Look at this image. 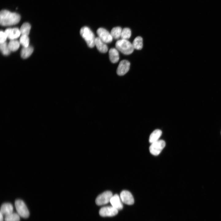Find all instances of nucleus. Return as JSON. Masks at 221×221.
<instances>
[{
  "instance_id": "obj_1",
  "label": "nucleus",
  "mask_w": 221,
  "mask_h": 221,
  "mask_svg": "<svg viewBox=\"0 0 221 221\" xmlns=\"http://www.w3.org/2000/svg\"><path fill=\"white\" fill-rule=\"evenodd\" d=\"M21 17L19 14L7 10H2L0 13V22L3 26L15 25L20 21Z\"/></svg>"
},
{
  "instance_id": "obj_2",
  "label": "nucleus",
  "mask_w": 221,
  "mask_h": 221,
  "mask_svg": "<svg viewBox=\"0 0 221 221\" xmlns=\"http://www.w3.org/2000/svg\"><path fill=\"white\" fill-rule=\"evenodd\" d=\"M80 33L89 47L92 48L94 47L95 38L93 33L89 27H82L80 29Z\"/></svg>"
},
{
  "instance_id": "obj_3",
  "label": "nucleus",
  "mask_w": 221,
  "mask_h": 221,
  "mask_svg": "<svg viewBox=\"0 0 221 221\" xmlns=\"http://www.w3.org/2000/svg\"><path fill=\"white\" fill-rule=\"evenodd\" d=\"M115 45L118 50L125 55L131 54L134 49L132 44L127 40H118L116 42Z\"/></svg>"
},
{
  "instance_id": "obj_4",
  "label": "nucleus",
  "mask_w": 221,
  "mask_h": 221,
  "mask_svg": "<svg viewBox=\"0 0 221 221\" xmlns=\"http://www.w3.org/2000/svg\"><path fill=\"white\" fill-rule=\"evenodd\" d=\"M16 210L19 215L23 218H27L29 216V211L24 202L21 200H17L15 202Z\"/></svg>"
},
{
  "instance_id": "obj_5",
  "label": "nucleus",
  "mask_w": 221,
  "mask_h": 221,
  "mask_svg": "<svg viewBox=\"0 0 221 221\" xmlns=\"http://www.w3.org/2000/svg\"><path fill=\"white\" fill-rule=\"evenodd\" d=\"M149 150L151 154L155 156L159 155L165 147V142L163 140H158L151 143Z\"/></svg>"
},
{
  "instance_id": "obj_6",
  "label": "nucleus",
  "mask_w": 221,
  "mask_h": 221,
  "mask_svg": "<svg viewBox=\"0 0 221 221\" xmlns=\"http://www.w3.org/2000/svg\"><path fill=\"white\" fill-rule=\"evenodd\" d=\"M113 194L110 191H106L99 195L95 200V203L99 206L107 204L110 202L113 196Z\"/></svg>"
},
{
  "instance_id": "obj_7",
  "label": "nucleus",
  "mask_w": 221,
  "mask_h": 221,
  "mask_svg": "<svg viewBox=\"0 0 221 221\" xmlns=\"http://www.w3.org/2000/svg\"><path fill=\"white\" fill-rule=\"evenodd\" d=\"M97 33L98 37L105 43H110L112 41L113 38L110 33L103 28H100L98 29Z\"/></svg>"
},
{
  "instance_id": "obj_8",
  "label": "nucleus",
  "mask_w": 221,
  "mask_h": 221,
  "mask_svg": "<svg viewBox=\"0 0 221 221\" xmlns=\"http://www.w3.org/2000/svg\"><path fill=\"white\" fill-rule=\"evenodd\" d=\"M118 210L112 206L102 207L99 211L100 215L102 217H111L117 214Z\"/></svg>"
},
{
  "instance_id": "obj_9",
  "label": "nucleus",
  "mask_w": 221,
  "mask_h": 221,
  "mask_svg": "<svg viewBox=\"0 0 221 221\" xmlns=\"http://www.w3.org/2000/svg\"><path fill=\"white\" fill-rule=\"evenodd\" d=\"M130 66V62L126 60H123L119 63L117 69V74L120 76L125 74L129 71Z\"/></svg>"
},
{
  "instance_id": "obj_10",
  "label": "nucleus",
  "mask_w": 221,
  "mask_h": 221,
  "mask_svg": "<svg viewBox=\"0 0 221 221\" xmlns=\"http://www.w3.org/2000/svg\"><path fill=\"white\" fill-rule=\"evenodd\" d=\"M120 198L122 203L128 205L134 203V199L131 193L127 190H123L121 193Z\"/></svg>"
},
{
  "instance_id": "obj_11",
  "label": "nucleus",
  "mask_w": 221,
  "mask_h": 221,
  "mask_svg": "<svg viewBox=\"0 0 221 221\" xmlns=\"http://www.w3.org/2000/svg\"><path fill=\"white\" fill-rule=\"evenodd\" d=\"M4 32L10 40L16 39L21 34L20 29L17 28L7 29Z\"/></svg>"
},
{
  "instance_id": "obj_12",
  "label": "nucleus",
  "mask_w": 221,
  "mask_h": 221,
  "mask_svg": "<svg viewBox=\"0 0 221 221\" xmlns=\"http://www.w3.org/2000/svg\"><path fill=\"white\" fill-rule=\"evenodd\" d=\"M110 202L111 206L118 211L122 209L123 208L122 202L120 197L117 194L113 195Z\"/></svg>"
},
{
  "instance_id": "obj_13",
  "label": "nucleus",
  "mask_w": 221,
  "mask_h": 221,
  "mask_svg": "<svg viewBox=\"0 0 221 221\" xmlns=\"http://www.w3.org/2000/svg\"><path fill=\"white\" fill-rule=\"evenodd\" d=\"M95 45L98 50L102 53H106L108 51L107 45L98 37L95 38Z\"/></svg>"
},
{
  "instance_id": "obj_14",
  "label": "nucleus",
  "mask_w": 221,
  "mask_h": 221,
  "mask_svg": "<svg viewBox=\"0 0 221 221\" xmlns=\"http://www.w3.org/2000/svg\"><path fill=\"white\" fill-rule=\"evenodd\" d=\"M13 206L10 203H5L2 205L1 207L0 212L5 217L13 213Z\"/></svg>"
},
{
  "instance_id": "obj_15",
  "label": "nucleus",
  "mask_w": 221,
  "mask_h": 221,
  "mask_svg": "<svg viewBox=\"0 0 221 221\" xmlns=\"http://www.w3.org/2000/svg\"><path fill=\"white\" fill-rule=\"evenodd\" d=\"M109 55L110 61L113 63L117 62L119 59V55L118 50L115 48L110 49L109 52Z\"/></svg>"
},
{
  "instance_id": "obj_16",
  "label": "nucleus",
  "mask_w": 221,
  "mask_h": 221,
  "mask_svg": "<svg viewBox=\"0 0 221 221\" xmlns=\"http://www.w3.org/2000/svg\"><path fill=\"white\" fill-rule=\"evenodd\" d=\"M162 131L161 130L157 129L152 132L150 135L149 141L152 143L159 140V139L162 134Z\"/></svg>"
},
{
  "instance_id": "obj_17",
  "label": "nucleus",
  "mask_w": 221,
  "mask_h": 221,
  "mask_svg": "<svg viewBox=\"0 0 221 221\" xmlns=\"http://www.w3.org/2000/svg\"><path fill=\"white\" fill-rule=\"evenodd\" d=\"M33 51V47L29 46L27 47H24L21 50V55L22 58L26 59L29 57Z\"/></svg>"
},
{
  "instance_id": "obj_18",
  "label": "nucleus",
  "mask_w": 221,
  "mask_h": 221,
  "mask_svg": "<svg viewBox=\"0 0 221 221\" xmlns=\"http://www.w3.org/2000/svg\"><path fill=\"white\" fill-rule=\"evenodd\" d=\"M132 45L134 49L137 50H141L143 47V39L140 36L136 37L134 40Z\"/></svg>"
},
{
  "instance_id": "obj_19",
  "label": "nucleus",
  "mask_w": 221,
  "mask_h": 221,
  "mask_svg": "<svg viewBox=\"0 0 221 221\" xmlns=\"http://www.w3.org/2000/svg\"><path fill=\"white\" fill-rule=\"evenodd\" d=\"M122 29L120 27L113 28L111 30L110 34L113 38L118 39L121 37Z\"/></svg>"
},
{
  "instance_id": "obj_20",
  "label": "nucleus",
  "mask_w": 221,
  "mask_h": 221,
  "mask_svg": "<svg viewBox=\"0 0 221 221\" xmlns=\"http://www.w3.org/2000/svg\"><path fill=\"white\" fill-rule=\"evenodd\" d=\"M20 42L17 40L14 39L10 40L8 44L9 48L11 51H15L19 48Z\"/></svg>"
},
{
  "instance_id": "obj_21",
  "label": "nucleus",
  "mask_w": 221,
  "mask_h": 221,
  "mask_svg": "<svg viewBox=\"0 0 221 221\" xmlns=\"http://www.w3.org/2000/svg\"><path fill=\"white\" fill-rule=\"evenodd\" d=\"M31 27L30 24L28 23L25 22L23 23L20 29L21 35L28 36Z\"/></svg>"
},
{
  "instance_id": "obj_22",
  "label": "nucleus",
  "mask_w": 221,
  "mask_h": 221,
  "mask_svg": "<svg viewBox=\"0 0 221 221\" xmlns=\"http://www.w3.org/2000/svg\"><path fill=\"white\" fill-rule=\"evenodd\" d=\"M20 215L18 213L13 212L5 217V221H20Z\"/></svg>"
},
{
  "instance_id": "obj_23",
  "label": "nucleus",
  "mask_w": 221,
  "mask_h": 221,
  "mask_svg": "<svg viewBox=\"0 0 221 221\" xmlns=\"http://www.w3.org/2000/svg\"><path fill=\"white\" fill-rule=\"evenodd\" d=\"M0 48L1 52L4 55H8L10 53L11 51L6 42L0 43Z\"/></svg>"
},
{
  "instance_id": "obj_24",
  "label": "nucleus",
  "mask_w": 221,
  "mask_h": 221,
  "mask_svg": "<svg viewBox=\"0 0 221 221\" xmlns=\"http://www.w3.org/2000/svg\"><path fill=\"white\" fill-rule=\"evenodd\" d=\"M131 34V32L130 29L125 28L122 29L121 38V39L128 40L130 37Z\"/></svg>"
},
{
  "instance_id": "obj_25",
  "label": "nucleus",
  "mask_w": 221,
  "mask_h": 221,
  "mask_svg": "<svg viewBox=\"0 0 221 221\" xmlns=\"http://www.w3.org/2000/svg\"><path fill=\"white\" fill-rule=\"evenodd\" d=\"M29 40L27 35H21L20 37L19 42L24 47H27L29 46Z\"/></svg>"
},
{
  "instance_id": "obj_26",
  "label": "nucleus",
  "mask_w": 221,
  "mask_h": 221,
  "mask_svg": "<svg viewBox=\"0 0 221 221\" xmlns=\"http://www.w3.org/2000/svg\"><path fill=\"white\" fill-rule=\"evenodd\" d=\"M7 38V36L5 32L1 31L0 32V43H2L6 42Z\"/></svg>"
},
{
  "instance_id": "obj_27",
  "label": "nucleus",
  "mask_w": 221,
  "mask_h": 221,
  "mask_svg": "<svg viewBox=\"0 0 221 221\" xmlns=\"http://www.w3.org/2000/svg\"><path fill=\"white\" fill-rule=\"evenodd\" d=\"M0 215V221H4L3 215L1 212Z\"/></svg>"
},
{
  "instance_id": "obj_28",
  "label": "nucleus",
  "mask_w": 221,
  "mask_h": 221,
  "mask_svg": "<svg viewBox=\"0 0 221 221\" xmlns=\"http://www.w3.org/2000/svg\"></svg>"
}]
</instances>
